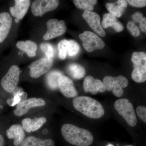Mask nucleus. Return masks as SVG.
Segmentation results:
<instances>
[{
	"label": "nucleus",
	"instance_id": "obj_1",
	"mask_svg": "<svg viewBox=\"0 0 146 146\" xmlns=\"http://www.w3.org/2000/svg\"><path fill=\"white\" fill-rule=\"evenodd\" d=\"M61 132L64 139L74 145L89 146L94 141V137L90 131L71 124L63 125Z\"/></svg>",
	"mask_w": 146,
	"mask_h": 146
},
{
	"label": "nucleus",
	"instance_id": "obj_2",
	"mask_svg": "<svg viewBox=\"0 0 146 146\" xmlns=\"http://www.w3.org/2000/svg\"><path fill=\"white\" fill-rule=\"evenodd\" d=\"M73 105L76 110L91 119H99L104 115L101 104L91 97H76L73 100Z\"/></svg>",
	"mask_w": 146,
	"mask_h": 146
},
{
	"label": "nucleus",
	"instance_id": "obj_3",
	"mask_svg": "<svg viewBox=\"0 0 146 146\" xmlns=\"http://www.w3.org/2000/svg\"><path fill=\"white\" fill-rule=\"evenodd\" d=\"M133 64L131 78L133 81L142 83L146 80V54L143 52H133L131 57Z\"/></svg>",
	"mask_w": 146,
	"mask_h": 146
},
{
	"label": "nucleus",
	"instance_id": "obj_4",
	"mask_svg": "<svg viewBox=\"0 0 146 146\" xmlns=\"http://www.w3.org/2000/svg\"><path fill=\"white\" fill-rule=\"evenodd\" d=\"M114 107L120 115L122 116L129 125L134 127L137 123L134 107L129 100L120 99L115 102Z\"/></svg>",
	"mask_w": 146,
	"mask_h": 146
},
{
	"label": "nucleus",
	"instance_id": "obj_5",
	"mask_svg": "<svg viewBox=\"0 0 146 146\" xmlns=\"http://www.w3.org/2000/svg\"><path fill=\"white\" fill-rule=\"evenodd\" d=\"M104 84L106 90L112 91L115 97H120L123 94V88L128 85V80L125 77L120 76L117 77L106 76L103 79Z\"/></svg>",
	"mask_w": 146,
	"mask_h": 146
},
{
	"label": "nucleus",
	"instance_id": "obj_6",
	"mask_svg": "<svg viewBox=\"0 0 146 146\" xmlns=\"http://www.w3.org/2000/svg\"><path fill=\"white\" fill-rule=\"evenodd\" d=\"M82 42L84 49L89 52L95 50L102 49L105 44L103 41L96 34L89 31H85L79 35Z\"/></svg>",
	"mask_w": 146,
	"mask_h": 146
},
{
	"label": "nucleus",
	"instance_id": "obj_7",
	"mask_svg": "<svg viewBox=\"0 0 146 146\" xmlns=\"http://www.w3.org/2000/svg\"><path fill=\"white\" fill-rule=\"evenodd\" d=\"M21 71L19 67L12 65L5 75L2 78L1 84L7 92L12 93L18 86Z\"/></svg>",
	"mask_w": 146,
	"mask_h": 146
},
{
	"label": "nucleus",
	"instance_id": "obj_8",
	"mask_svg": "<svg viewBox=\"0 0 146 146\" xmlns=\"http://www.w3.org/2000/svg\"><path fill=\"white\" fill-rule=\"evenodd\" d=\"M53 60L52 58H42L34 61L29 66V74L32 78H38L48 72L52 67Z\"/></svg>",
	"mask_w": 146,
	"mask_h": 146
},
{
	"label": "nucleus",
	"instance_id": "obj_9",
	"mask_svg": "<svg viewBox=\"0 0 146 146\" xmlns=\"http://www.w3.org/2000/svg\"><path fill=\"white\" fill-rule=\"evenodd\" d=\"M47 30L43 39L48 40L62 35L67 30L65 22L63 21H58L57 19H50L47 22Z\"/></svg>",
	"mask_w": 146,
	"mask_h": 146
},
{
	"label": "nucleus",
	"instance_id": "obj_10",
	"mask_svg": "<svg viewBox=\"0 0 146 146\" xmlns=\"http://www.w3.org/2000/svg\"><path fill=\"white\" fill-rule=\"evenodd\" d=\"M59 4L57 0H36L32 4L31 11L34 16H42L57 8Z\"/></svg>",
	"mask_w": 146,
	"mask_h": 146
},
{
	"label": "nucleus",
	"instance_id": "obj_11",
	"mask_svg": "<svg viewBox=\"0 0 146 146\" xmlns=\"http://www.w3.org/2000/svg\"><path fill=\"white\" fill-rule=\"evenodd\" d=\"M44 99L37 98H31L18 103L16 109L14 111V115L18 117L25 115L29 110L33 108L40 107L46 105Z\"/></svg>",
	"mask_w": 146,
	"mask_h": 146
},
{
	"label": "nucleus",
	"instance_id": "obj_12",
	"mask_svg": "<svg viewBox=\"0 0 146 146\" xmlns=\"http://www.w3.org/2000/svg\"><path fill=\"white\" fill-rule=\"evenodd\" d=\"M89 26L97 34L102 37H104L106 33L100 24V18L98 13L93 11H84L82 15Z\"/></svg>",
	"mask_w": 146,
	"mask_h": 146
},
{
	"label": "nucleus",
	"instance_id": "obj_13",
	"mask_svg": "<svg viewBox=\"0 0 146 146\" xmlns=\"http://www.w3.org/2000/svg\"><path fill=\"white\" fill-rule=\"evenodd\" d=\"M58 86L61 93L66 98H75L78 95L74 82L68 77L61 76L58 79Z\"/></svg>",
	"mask_w": 146,
	"mask_h": 146
},
{
	"label": "nucleus",
	"instance_id": "obj_14",
	"mask_svg": "<svg viewBox=\"0 0 146 146\" xmlns=\"http://www.w3.org/2000/svg\"><path fill=\"white\" fill-rule=\"evenodd\" d=\"M83 86L86 93L89 92L93 95H96L98 92L104 93L106 91L103 82L100 80L94 78L90 76L84 79Z\"/></svg>",
	"mask_w": 146,
	"mask_h": 146
},
{
	"label": "nucleus",
	"instance_id": "obj_15",
	"mask_svg": "<svg viewBox=\"0 0 146 146\" xmlns=\"http://www.w3.org/2000/svg\"><path fill=\"white\" fill-rule=\"evenodd\" d=\"M12 24V19L8 12L0 13V44L7 37Z\"/></svg>",
	"mask_w": 146,
	"mask_h": 146
},
{
	"label": "nucleus",
	"instance_id": "obj_16",
	"mask_svg": "<svg viewBox=\"0 0 146 146\" xmlns=\"http://www.w3.org/2000/svg\"><path fill=\"white\" fill-rule=\"evenodd\" d=\"M7 137L10 139H14L13 145L19 146L25 140V131L22 125L14 124L11 126L6 131Z\"/></svg>",
	"mask_w": 146,
	"mask_h": 146
},
{
	"label": "nucleus",
	"instance_id": "obj_17",
	"mask_svg": "<svg viewBox=\"0 0 146 146\" xmlns=\"http://www.w3.org/2000/svg\"><path fill=\"white\" fill-rule=\"evenodd\" d=\"M15 5L10 8L11 15L17 19L21 20L24 18L27 12L30 5L29 0H16Z\"/></svg>",
	"mask_w": 146,
	"mask_h": 146
},
{
	"label": "nucleus",
	"instance_id": "obj_18",
	"mask_svg": "<svg viewBox=\"0 0 146 146\" xmlns=\"http://www.w3.org/2000/svg\"><path fill=\"white\" fill-rule=\"evenodd\" d=\"M46 121V118L44 117L34 119L26 118L22 121V126L25 131L30 133L38 130Z\"/></svg>",
	"mask_w": 146,
	"mask_h": 146
},
{
	"label": "nucleus",
	"instance_id": "obj_19",
	"mask_svg": "<svg viewBox=\"0 0 146 146\" xmlns=\"http://www.w3.org/2000/svg\"><path fill=\"white\" fill-rule=\"evenodd\" d=\"M102 27L104 29L111 27L117 32H121L124 29L123 25L118 21L117 17L110 13L104 15Z\"/></svg>",
	"mask_w": 146,
	"mask_h": 146
},
{
	"label": "nucleus",
	"instance_id": "obj_20",
	"mask_svg": "<svg viewBox=\"0 0 146 146\" xmlns=\"http://www.w3.org/2000/svg\"><path fill=\"white\" fill-rule=\"evenodd\" d=\"M105 6L110 13L119 18L122 16L125 9L127 7V2L125 0H119L114 3H107Z\"/></svg>",
	"mask_w": 146,
	"mask_h": 146
},
{
	"label": "nucleus",
	"instance_id": "obj_21",
	"mask_svg": "<svg viewBox=\"0 0 146 146\" xmlns=\"http://www.w3.org/2000/svg\"><path fill=\"white\" fill-rule=\"evenodd\" d=\"M20 146H54V143L51 139H42L30 136L25 139Z\"/></svg>",
	"mask_w": 146,
	"mask_h": 146
},
{
	"label": "nucleus",
	"instance_id": "obj_22",
	"mask_svg": "<svg viewBox=\"0 0 146 146\" xmlns=\"http://www.w3.org/2000/svg\"><path fill=\"white\" fill-rule=\"evenodd\" d=\"M16 47L19 49L25 52L29 57L36 56L37 46L35 42L31 40L20 41L17 42Z\"/></svg>",
	"mask_w": 146,
	"mask_h": 146
},
{
	"label": "nucleus",
	"instance_id": "obj_23",
	"mask_svg": "<svg viewBox=\"0 0 146 146\" xmlns=\"http://www.w3.org/2000/svg\"><path fill=\"white\" fill-rule=\"evenodd\" d=\"M68 69L70 75L75 79L79 80L83 78L86 74V71L84 67L77 63L70 64Z\"/></svg>",
	"mask_w": 146,
	"mask_h": 146
},
{
	"label": "nucleus",
	"instance_id": "obj_24",
	"mask_svg": "<svg viewBox=\"0 0 146 146\" xmlns=\"http://www.w3.org/2000/svg\"><path fill=\"white\" fill-rule=\"evenodd\" d=\"M62 75L61 72L56 70L51 71L48 74L46 77V82L51 89L55 90L58 88V79Z\"/></svg>",
	"mask_w": 146,
	"mask_h": 146
},
{
	"label": "nucleus",
	"instance_id": "obj_25",
	"mask_svg": "<svg viewBox=\"0 0 146 146\" xmlns=\"http://www.w3.org/2000/svg\"><path fill=\"white\" fill-rule=\"evenodd\" d=\"M96 0H74L73 1L78 8L85 11H91L94 9V6L97 3Z\"/></svg>",
	"mask_w": 146,
	"mask_h": 146
},
{
	"label": "nucleus",
	"instance_id": "obj_26",
	"mask_svg": "<svg viewBox=\"0 0 146 146\" xmlns=\"http://www.w3.org/2000/svg\"><path fill=\"white\" fill-rule=\"evenodd\" d=\"M68 41L66 39L61 40L58 44V54L60 58L65 59L68 51Z\"/></svg>",
	"mask_w": 146,
	"mask_h": 146
},
{
	"label": "nucleus",
	"instance_id": "obj_27",
	"mask_svg": "<svg viewBox=\"0 0 146 146\" xmlns=\"http://www.w3.org/2000/svg\"><path fill=\"white\" fill-rule=\"evenodd\" d=\"M40 47L42 51L46 54V57L52 59L54 55V49L52 45L49 43L44 42L41 44Z\"/></svg>",
	"mask_w": 146,
	"mask_h": 146
},
{
	"label": "nucleus",
	"instance_id": "obj_28",
	"mask_svg": "<svg viewBox=\"0 0 146 146\" xmlns=\"http://www.w3.org/2000/svg\"><path fill=\"white\" fill-rule=\"evenodd\" d=\"M79 45L74 40L68 41V53L70 56H74L78 54L79 52Z\"/></svg>",
	"mask_w": 146,
	"mask_h": 146
},
{
	"label": "nucleus",
	"instance_id": "obj_29",
	"mask_svg": "<svg viewBox=\"0 0 146 146\" xmlns=\"http://www.w3.org/2000/svg\"><path fill=\"white\" fill-rule=\"evenodd\" d=\"M127 28L133 36L136 37L140 35V32L138 27L132 22H129L127 23Z\"/></svg>",
	"mask_w": 146,
	"mask_h": 146
},
{
	"label": "nucleus",
	"instance_id": "obj_30",
	"mask_svg": "<svg viewBox=\"0 0 146 146\" xmlns=\"http://www.w3.org/2000/svg\"><path fill=\"white\" fill-rule=\"evenodd\" d=\"M136 113L138 117L144 122L146 123V107L143 106H140L137 108Z\"/></svg>",
	"mask_w": 146,
	"mask_h": 146
},
{
	"label": "nucleus",
	"instance_id": "obj_31",
	"mask_svg": "<svg viewBox=\"0 0 146 146\" xmlns=\"http://www.w3.org/2000/svg\"><path fill=\"white\" fill-rule=\"evenodd\" d=\"M131 5L136 7H145V0H128L127 1Z\"/></svg>",
	"mask_w": 146,
	"mask_h": 146
},
{
	"label": "nucleus",
	"instance_id": "obj_32",
	"mask_svg": "<svg viewBox=\"0 0 146 146\" xmlns=\"http://www.w3.org/2000/svg\"><path fill=\"white\" fill-rule=\"evenodd\" d=\"M132 18L134 21L137 23H139L143 18V14L139 12H136L132 15Z\"/></svg>",
	"mask_w": 146,
	"mask_h": 146
},
{
	"label": "nucleus",
	"instance_id": "obj_33",
	"mask_svg": "<svg viewBox=\"0 0 146 146\" xmlns=\"http://www.w3.org/2000/svg\"><path fill=\"white\" fill-rule=\"evenodd\" d=\"M140 27L143 32H146V18H143L140 22Z\"/></svg>",
	"mask_w": 146,
	"mask_h": 146
},
{
	"label": "nucleus",
	"instance_id": "obj_34",
	"mask_svg": "<svg viewBox=\"0 0 146 146\" xmlns=\"http://www.w3.org/2000/svg\"><path fill=\"white\" fill-rule=\"evenodd\" d=\"M5 144V140L3 137L0 134V146H4Z\"/></svg>",
	"mask_w": 146,
	"mask_h": 146
},
{
	"label": "nucleus",
	"instance_id": "obj_35",
	"mask_svg": "<svg viewBox=\"0 0 146 146\" xmlns=\"http://www.w3.org/2000/svg\"><path fill=\"white\" fill-rule=\"evenodd\" d=\"M19 19H17V18H16V20H15V21H16V23H18V22H19Z\"/></svg>",
	"mask_w": 146,
	"mask_h": 146
},
{
	"label": "nucleus",
	"instance_id": "obj_36",
	"mask_svg": "<svg viewBox=\"0 0 146 146\" xmlns=\"http://www.w3.org/2000/svg\"><path fill=\"white\" fill-rule=\"evenodd\" d=\"M107 146H114L113 145L111 144H108Z\"/></svg>",
	"mask_w": 146,
	"mask_h": 146
},
{
	"label": "nucleus",
	"instance_id": "obj_37",
	"mask_svg": "<svg viewBox=\"0 0 146 146\" xmlns=\"http://www.w3.org/2000/svg\"><path fill=\"white\" fill-rule=\"evenodd\" d=\"M131 146V145H129V146Z\"/></svg>",
	"mask_w": 146,
	"mask_h": 146
}]
</instances>
